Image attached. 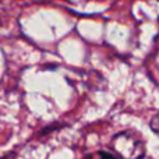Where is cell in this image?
<instances>
[{
    "label": "cell",
    "instance_id": "2",
    "mask_svg": "<svg viewBox=\"0 0 159 159\" xmlns=\"http://www.w3.org/2000/svg\"><path fill=\"white\" fill-rule=\"evenodd\" d=\"M149 127H151V130L155 133V134L159 137V113H157V115L152 117L151 120V124H149Z\"/></svg>",
    "mask_w": 159,
    "mask_h": 159
},
{
    "label": "cell",
    "instance_id": "1",
    "mask_svg": "<svg viewBox=\"0 0 159 159\" xmlns=\"http://www.w3.org/2000/svg\"><path fill=\"white\" fill-rule=\"evenodd\" d=\"M112 149L121 159H141L145 155V145L137 134L119 133L112 140Z\"/></svg>",
    "mask_w": 159,
    "mask_h": 159
},
{
    "label": "cell",
    "instance_id": "3",
    "mask_svg": "<svg viewBox=\"0 0 159 159\" xmlns=\"http://www.w3.org/2000/svg\"><path fill=\"white\" fill-rule=\"evenodd\" d=\"M99 157H101V159H121V158H119L115 152L112 154V152H107V151H101L99 152Z\"/></svg>",
    "mask_w": 159,
    "mask_h": 159
}]
</instances>
